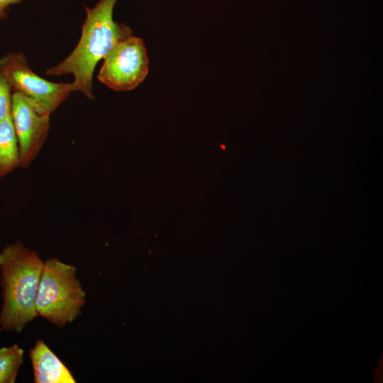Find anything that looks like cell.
Instances as JSON below:
<instances>
[{
  "label": "cell",
  "instance_id": "5b68a950",
  "mask_svg": "<svg viewBox=\"0 0 383 383\" xmlns=\"http://www.w3.org/2000/svg\"><path fill=\"white\" fill-rule=\"evenodd\" d=\"M148 69L143 40L131 35L117 43L104 58L97 78L115 91H128L141 84Z\"/></svg>",
  "mask_w": 383,
  "mask_h": 383
},
{
  "label": "cell",
  "instance_id": "8992f818",
  "mask_svg": "<svg viewBox=\"0 0 383 383\" xmlns=\"http://www.w3.org/2000/svg\"><path fill=\"white\" fill-rule=\"evenodd\" d=\"M11 118L18 140L20 167L26 168L35 159L45 142L50 116L39 113L30 99L13 91Z\"/></svg>",
  "mask_w": 383,
  "mask_h": 383
},
{
  "label": "cell",
  "instance_id": "9c48e42d",
  "mask_svg": "<svg viewBox=\"0 0 383 383\" xmlns=\"http://www.w3.org/2000/svg\"><path fill=\"white\" fill-rule=\"evenodd\" d=\"M23 356V349L17 344L0 348V383L15 382Z\"/></svg>",
  "mask_w": 383,
  "mask_h": 383
},
{
  "label": "cell",
  "instance_id": "7a4b0ae2",
  "mask_svg": "<svg viewBox=\"0 0 383 383\" xmlns=\"http://www.w3.org/2000/svg\"><path fill=\"white\" fill-rule=\"evenodd\" d=\"M39 255L21 241L0 252V331L21 333L37 317L35 299L43 267Z\"/></svg>",
  "mask_w": 383,
  "mask_h": 383
},
{
  "label": "cell",
  "instance_id": "30bf717a",
  "mask_svg": "<svg viewBox=\"0 0 383 383\" xmlns=\"http://www.w3.org/2000/svg\"><path fill=\"white\" fill-rule=\"evenodd\" d=\"M12 93L9 83L0 73V122L11 113Z\"/></svg>",
  "mask_w": 383,
  "mask_h": 383
},
{
  "label": "cell",
  "instance_id": "8fae6325",
  "mask_svg": "<svg viewBox=\"0 0 383 383\" xmlns=\"http://www.w3.org/2000/svg\"><path fill=\"white\" fill-rule=\"evenodd\" d=\"M27 0H0V19H5L7 17L8 8L13 4L21 3Z\"/></svg>",
  "mask_w": 383,
  "mask_h": 383
},
{
  "label": "cell",
  "instance_id": "52a82bcc",
  "mask_svg": "<svg viewBox=\"0 0 383 383\" xmlns=\"http://www.w3.org/2000/svg\"><path fill=\"white\" fill-rule=\"evenodd\" d=\"M34 382L75 383L67 367L42 340H37L30 350Z\"/></svg>",
  "mask_w": 383,
  "mask_h": 383
},
{
  "label": "cell",
  "instance_id": "277c9868",
  "mask_svg": "<svg viewBox=\"0 0 383 383\" xmlns=\"http://www.w3.org/2000/svg\"><path fill=\"white\" fill-rule=\"evenodd\" d=\"M0 73L13 92L26 96L44 115L50 116L73 91L72 84L54 83L36 74L20 52H9L0 58Z\"/></svg>",
  "mask_w": 383,
  "mask_h": 383
},
{
  "label": "cell",
  "instance_id": "3957f363",
  "mask_svg": "<svg viewBox=\"0 0 383 383\" xmlns=\"http://www.w3.org/2000/svg\"><path fill=\"white\" fill-rule=\"evenodd\" d=\"M85 300L74 265L55 257L44 261L35 299L37 317L62 328L82 313Z\"/></svg>",
  "mask_w": 383,
  "mask_h": 383
},
{
  "label": "cell",
  "instance_id": "ba28073f",
  "mask_svg": "<svg viewBox=\"0 0 383 383\" xmlns=\"http://www.w3.org/2000/svg\"><path fill=\"white\" fill-rule=\"evenodd\" d=\"M20 167L18 144L11 113L0 122V177Z\"/></svg>",
  "mask_w": 383,
  "mask_h": 383
},
{
  "label": "cell",
  "instance_id": "6da1fadb",
  "mask_svg": "<svg viewBox=\"0 0 383 383\" xmlns=\"http://www.w3.org/2000/svg\"><path fill=\"white\" fill-rule=\"evenodd\" d=\"M116 1L100 0L94 8H85L87 17L77 45L64 60L45 72L50 76L72 74L73 91H81L89 99H94L92 79L97 63L117 43L133 34L128 26L113 21Z\"/></svg>",
  "mask_w": 383,
  "mask_h": 383
}]
</instances>
